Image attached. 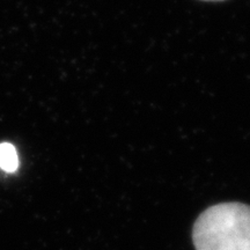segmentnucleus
I'll return each instance as SVG.
<instances>
[{
	"instance_id": "obj_1",
	"label": "nucleus",
	"mask_w": 250,
	"mask_h": 250,
	"mask_svg": "<svg viewBox=\"0 0 250 250\" xmlns=\"http://www.w3.org/2000/svg\"><path fill=\"white\" fill-rule=\"evenodd\" d=\"M192 240L196 250H250V206H210L195 221Z\"/></svg>"
},
{
	"instance_id": "obj_2",
	"label": "nucleus",
	"mask_w": 250,
	"mask_h": 250,
	"mask_svg": "<svg viewBox=\"0 0 250 250\" xmlns=\"http://www.w3.org/2000/svg\"><path fill=\"white\" fill-rule=\"evenodd\" d=\"M19 158L14 146L8 143L0 144V167L5 171L12 173L18 169Z\"/></svg>"
},
{
	"instance_id": "obj_3",
	"label": "nucleus",
	"mask_w": 250,
	"mask_h": 250,
	"mask_svg": "<svg viewBox=\"0 0 250 250\" xmlns=\"http://www.w3.org/2000/svg\"><path fill=\"white\" fill-rule=\"evenodd\" d=\"M204 1H224V0H204Z\"/></svg>"
}]
</instances>
